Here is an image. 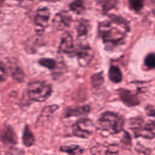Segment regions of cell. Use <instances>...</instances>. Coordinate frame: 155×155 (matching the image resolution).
<instances>
[{
	"mask_svg": "<svg viewBox=\"0 0 155 155\" xmlns=\"http://www.w3.org/2000/svg\"><path fill=\"white\" fill-rule=\"evenodd\" d=\"M104 76L102 72L94 74L91 78V85L93 87H96L101 85L104 82Z\"/></svg>",
	"mask_w": 155,
	"mask_h": 155,
	"instance_id": "obj_21",
	"label": "cell"
},
{
	"mask_svg": "<svg viewBox=\"0 0 155 155\" xmlns=\"http://www.w3.org/2000/svg\"><path fill=\"white\" fill-rule=\"evenodd\" d=\"M59 51L65 54H74L75 49L71 35L68 31L63 33L59 47Z\"/></svg>",
	"mask_w": 155,
	"mask_h": 155,
	"instance_id": "obj_8",
	"label": "cell"
},
{
	"mask_svg": "<svg viewBox=\"0 0 155 155\" xmlns=\"http://www.w3.org/2000/svg\"><path fill=\"white\" fill-rule=\"evenodd\" d=\"M6 71L5 69L0 64V82L4 81L6 78Z\"/></svg>",
	"mask_w": 155,
	"mask_h": 155,
	"instance_id": "obj_27",
	"label": "cell"
},
{
	"mask_svg": "<svg viewBox=\"0 0 155 155\" xmlns=\"http://www.w3.org/2000/svg\"><path fill=\"white\" fill-rule=\"evenodd\" d=\"M142 120L141 119H136L132 122L133 131L135 136L142 137L147 139H153L154 137V121L147 123L143 127L142 125Z\"/></svg>",
	"mask_w": 155,
	"mask_h": 155,
	"instance_id": "obj_5",
	"label": "cell"
},
{
	"mask_svg": "<svg viewBox=\"0 0 155 155\" xmlns=\"http://www.w3.org/2000/svg\"><path fill=\"white\" fill-rule=\"evenodd\" d=\"M118 2V0H105L102 3V7L104 12H108L114 8Z\"/></svg>",
	"mask_w": 155,
	"mask_h": 155,
	"instance_id": "obj_24",
	"label": "cell"
},
{
	"mask_svg": "<svg viewBox=\"0 0 155 155\" xmlns=\"http://www.w3.org/2000/svg\"><path fill=\"white\" fill-rule=\"evenodd\" d=\"M38 62L41 65L45 67L50 70L54 69L56 66V62L53 59L41 58L39 60Z\"/></svg>",
	"mask_w": 155,
	"mask_h": 155,
	"instance_id": "obj_20",
	"label": "cell"
},
{
	"mask_svg": "<svg viewBox=\"0 0 155 155\" xmlns=\"http://www.w3.org/2000/svg\"><path fill=\"white\" fill-rule=\"evenodd\" d=\"M124 117L113 112L107 111L102 114L97 121L98 128L111 134L120 133L124 126Z\"/></svg>",
	"mask_w": 155,
	"mask_h": 155,
	"instance_id": "obj_2",
	"label": "cell"
},
{
	"mask_svg": "<svg viewBox=\"0 0 155 155\" xmlns=\"http://www.w3.org/2000/svg\"><path fill=\"white\" fill-rule=\"evenodd\" d=\"M16 1L22 4V5H30L33 1V0H16Z\"/></svg>",
	"mask_w": 155,
	"mask_h": 155,
	"instance_id": "obj_28",
	"label": "cell"
},
{
	"mask_svg": "<svg viewBox=\"0 0 155 155\" xmlns=\"http://www.w3.org/2000/svg\"><path fill=\"white\" fill-rule=\"evenodd\" d=\"M90 111V106L87 105L79 106L74 108L70 107L67 109L65 117H78V116H87Z\"/></svg>",
	"mask_w": 155,
	"mask_h": 155,
	"instance_id": "obj_11",
	"label": "cell"
},
{
	"mask_svg": "<svg viewBox=\"0 0 155 155\" xmlns=\"http://www.w3.org/2000/svg\"><path fill=\"white\" fill-rule=\"evenodd\" d=\"M119 95L121 101L128 107H134L139 104L140 102L136 95L128 90H119Z\"/></svg>",
	"mask_w": 155,
	"mask_h": 155,
	"instance_id": "obj_10",
	"label": "cell"
},
{
	"mask_svg": "<svg viewBox=\"0 0 155 155\" xmlns=\"http://www.w3.org/2000/svg\"><path fill=\"white\" fill-rule=\"evenodd\" d=\"M145 111H146V113H147V115H148L150 116H151V117H154V109L153 105H147L146 108H145Z\"/></svg>",
	"mask_w": 155,
	"mask_h": 155,
	"instance_id": "obj_26",
	"label": "cell"
},
{
	"mask_svg": "<svg viewBox=\"0 0 155 155\" xmlns=\"http://www.w3.org/2000/svg\"><path fill=\"white\" fill-rule=\"evenodd\" d=\"M70 8L71 11L78 15L82 14L85 10L83 0H74L70 4Z\"/></svg>",
	"mask_w": 155,
	"mask_h": 155,
	"instance_id": "obj_17",
	"label": "cell"
},
{
	"mask_svg": "<svg viewBox=\"0 0 155 155\" xmlns=\"http://www.w3.org/2000/svg\"><path fill=\"white\" fill-rule=\"evenodd\" d=\"M89 24L85 20H82L78 26V38H83L87 35L88 31Z\"/></svg>",
	"mask_w": 155,
	"mask_h": 155,
	"instance_id": "obj_19",
	"label": "cell"
},
{
	"mask_svg": "<svg viewBox=\"0 0 155 155\" xmlns=\"http://www.w3.org/2000/svg\"><path fill=\"white\" fill-rule=\"evenodd\" d=\"M58 105H51L46 107L42 111L41 113V116L42 117H48L51 113H53L56 109H58Z\"/></svg>",
	"mask_w": 155,
	"mask_h": 155,
	"instance_id": "obj_25",
	"label": "cell"
},
{
	"mask_svg": "<svg viewBox=\"0 0 155 155\" xmlns=\"http://www.w3.org/2000/svg\"><path fill=\"white\" fill-rule=\"evenodd\" d=\"M71 22V16L67 11H62L57 13L53 19L54 27L58 30H63L68 28Z\"/></svg>",
	"mask_w": 155,
	"mask_h": 155,
	"instance_id": "obj_7",
	"label": "cell"
},
{
	"mask_svg": "<svg viewBox=\"0 0 155 155\" xmlns=\"http://www.w3.org/2000/svg\"><path fill=\"white\" fill-rule=\"evenodd\" d=\"M145 65L150 69H153L155 67V56L153 53L148 54L145 59Z\"/></svg>",
	"mask_w": 155,
	"mask_h": 155,
	"instance_id": "obj_23",
	"label": "cell"
},
{
	"mask_svg": "<svg viewBox=\"0 0 155 155\" xmlns=\"http://www.w3.org/2000/svg\"><path fill=\"white\" fill-rule=\"evenodd\" d=\"M43 45V41L39 36H35L29 38L26 42L25 48L28 53H35L37 49Z\"/></svg>",
	"mask_w": 155,
	"mask_h": 155,
	"instance_id": "obj_14",
	"label": "cell"
},
{
	"mask_svg": "<svg viewBox=\"0 0 155 155\" xmlns=\"http://www.w3.org/2000/svg\"><path fill=\"white\" fill-rule=\"evenodd\" d=\"M91 153L94 154H116L118 153V148L115 145L106 147L103 145H97L91 148Z\"/></svg>",
	"mask_w": 155,
	"mask_h": 155,
	"instance_id": "obj_13",
	"label": "cell"
},
{
	"mask_svg": "<svg viewBox=\"0 0 155 155\" xmlns=\"http://www.w3.org/2000/svg\"><path fill=\"white\" fill-rule=\"evenodd\" d=\"M108 77L113 83H119L122 79V74L120 68L116 65H111L109 68Z\"/></svg>",
	"mask_w": 155,
	"mask_h": 155,
	"instance_id": "obj_15",
	"label": "cell"
},
{
	"mask_svg": "<svg viewBox=\"0 0 155 155\" xmlns=\"http://www.w3.org/2000/svg\"><path fill=\"white\" fill-rule=\"evenodd\" d=\"M27 91L30 99L42 102L50 97L52 89L50 85L44 81H35L28 85Z\"/></svg>",
	"mask_w": 155,
	"mask_h": 155,
	"instance_id": "obj_3",
	"label": "cell"
},
{
	"mask_svg": "<svg viewBox=\"0 0 155 155\" xmlns=\"http://www.w3.org/2000/svg\"><path fill=\"white\" fill-rule=\"evenodd\" d=\"M60 151L72 154H82L84 150L79 145H71L69 146H62L60 147Z\"/></svg>",
	"mask_w": 155,
	"mask_h": 155,
	"instance_id": "obj_18",
	"label": "cell"
},
{
	"mask_svg": "<svg viewBox=\"0 0 155 155\" xmlns=\"http://www.w3.org/2000/svg\"><path fill=\"white\" fill-rule=\"evenodd\" d=\"M78 58V62L81 67H87L92 60L93 51L88 45H82L78 49H75L74 54Z\"/></svg>",
	"mask_w": 155,
	"mask_h": 155,
	"instance_id": "obj_6",
	"label": "cell"
},
{
	"mask_svg": "<svg viewBox=\"0 0 155 155\" xmlns=\"http://www.w3.org/2000/svg\"><path fill=\"white\" fill-rule=\"evenodd\" d=\"M2 141L6 144H15L17 142V137L13 129L9 127H6L1 134Z\"/></svg>",
	"mask_w": 155,
	"mask_h": 155,
	"instance_id": "obj_12",
	"label": "cell"
},
{
	"mask_svg": "<svg viewBox=\"0 0 155 155\" xmlns=\"http://www.w3.org/2000/svg\"><path fill=\"white\" fill-rule=\"evenodd\" d=\"M4 0H0V6H1V5H2V2H4Z\"/></svg>",
	"mask_w": 155,
	"mask_h": 155,
	"instance_id": "obj_29",
	"label": "cell"
},
{
	"mask_svg": "<svg viewBox=\"0 0 155 155\" xmlns=\"http://www.w3.org/2000/svg\"><path fill=\"white\" fill-rule=\"evenodd\" d=\"M130 31L127 21L123 18L112 15L99 25V35L105 43L116 45L120 43Z\"/></svg>",
	"mask_w": 155,
	"mask_h": 155,
	"instance_id": "obj_1",
	"label": "cell"
},
{
	"mask_svg": "<svg viewBox=\"0 0 155 155\" xmlns=\"http://www.w3.org/2000/svg\"><path fill=\"white\" fill-rule=\"evenodd\" d=\"M50 17L49 10L46 7L39 8L35 17V23L37 27L43 30L48 25Z\"/></svg>",
	"mask_w": 155,
	"mask_h": 155,
	"instance_id": "obj_9",
	"label": "cell"
},
{
	"mask_svg": "<svg viewBox=\"0 0 155 155\" xmlns=\"http://www.w3.org/2000/svg\"><path fill=\"white\" fill-rule=\"evenodd\" d=\"M22 142L24 145L27 147L32 146L35 142L34 136L28 125H26L25 127L23 132Z\"/></svg>",
	"mask_w": 155,
	"mask_h": 155,
	"instance_id": "obj_16",
	"label": "cell"
},
{
	"mask_svg": "<svg viewBox=\"0 0 155 155\" xmlns=\"http://www.w3.org/2000/svg\"><path fill=\"white\" fill-rule=\"evenodd\" d=\"M95 125L89 119L81 118L73 125V133L78 137L88 138L94 132Z\"/></svg>",
	"mask_w": 155,
	"mask_h": 155,
	"instance_id": "obj_4",
	"label": "cell"
},
{
	"mask_svg": "<svg viewBox=\"0 0 155 155\" xmlns=\"http://www.w3.org/2000/svg\"><path fill=\"white\" fill-rule=\"evenodd\" d=\"M129 4L132 10L138 12L143 7L144 0H128Z\"/></svg>",
	"mask_w": 155,
	"mask_h": 155,
	"instance_id": "obj_22",
	"label": "cell"
}]
</instances>
